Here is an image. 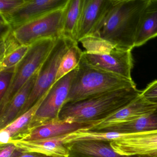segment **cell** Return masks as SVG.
<instances>
[{"label": "cell", "instance_id": "cell-6", "mask_svg": "<svg viewBox=\"0 0 157 157\" xmlns=\"http://www.w3.org/2000/svg\"><path fill=\"white\" fill-rule=\"evenodd\" d=\"M74 42L75 41L64 36L57 40L54 48L40 68L35 85L17 118L29 110L50 90L56 82V77L61 59Z\"/></svg>", "mask_w": 157, "mask_h": 157}, {"label": "cell", "instance_id": "cell-8", "mask_svg": "<svg viewBox=\"0 0 157 157\" xmlns=\"http://www.w3.org/2000/svg\"><path fill=\"white\" fill-rule=\"evenodd\" d=\"M82 59L93 67L133 80L131 71L133 59L130 50L114 47L101 54H87L83 51Z\"/></svg>", "mask_w": 157, "mask_h": 157}, {"label": "cell", "instance_id": "cell-16", "mask_svg": "<svg viewBox=\"0 0 157 157\" xmlns=\"http://www.w3.org/2000/svg\"><path fill=\"white\" fill-rule=\"evenodd\" d=\"M157 36V0H148L144 8L136 36L135 47Z\"/></svg>", "mask_w": 157, "mask_h": 157}, {"label": "cell", "instance_id": "cell-24", "mask_svg": "<svg viewBox=\"0 0 157 157\" xmlns=\"http://www.w3.org/2000/svg\"><path fill=\"white\" fill-rule=\"evenodd\" d=\"M24 2L25 0H0V15L10 14Z\"/></svg>", "mask_w": 157, "mask_h": 157}, {"label": "cell", "instance_id": "cell-21", "mask_svg": "<svg viewBox=\"0 0 157 157\" xmlns=\"http://www.w3.org/2000/svg\"><path fill=\"white\" fill-rule=\"evenodd\" d=\"M83 54V51L79 47L78 42L73 43L61 59L56 77V82L78 67Z\"/></svg>", "mask_w": 157, "mask_h": 157}, {"label": "cell", "instance_id": "cell-25", "mask_svg": "<svg viewBox=\"0 0 157 157\" xmlns=\"http://www.w3.org/2000/svg\"><path fill=\"white\" fill-rule=\"evenodd\" d=\"M140 95L149 101L157 103V80L150 83L142 91Z\"/></svg>", "mask_w": 157, "mask_h": 157}, {"label": "cell", "instance_id": "cell-12", "mask_svg": "<svg viewBox=\"0 0 157 157\" xmlns=\"http://www.w3.org/2000/svg\"><path fill=\"white\" fill-rule=\"evenodd\" d=\"M98 122H76L70 118H57L33 128L17 139L34 140L61 136L81 129L91 130Z\"/></svg>", "mask_w": 157, "mask_h": 157}, {"label": "cell", "instance_id": "cell-2", "mask_svg": "<svg viewBox=\"0 0 157 157\" xmlns=\"http://www.w3.org/2000/svg\"><path fill=\"white\" fill-rule=\"evenodd\" d=\"M142 91L136 86L117 89L76 102L64 105L59 118L76 122L98 121L132 102Z\"/></svg>", "mask_w": 157, "mask_h": 157}, {"label": "cell", "instance_id": "cell-5", "mask_svg": "<svg viewBox=\"0 0 157 157\" xmlns=\"http://www.w3.org/2000/svg\"><path fill=\"white\" fill-rule=\"evenodd\" d=\"M65 7L12 28L18 43L21 45L30 46L40 40L57 39L63 36Z\"/></svg>", "mask_w": 157, "mask_h": 157}, {"label": "cell", "instance_id": "cell-10", "mask_svg": "<svg viewBox=\"0 0 157 157\" xmlns=\"http://www.w3.org/2000/svg\"><path fill=\"white\" fill-rule=\"evenodd\" d=\"M115 152L126 157L157 156V129L110 141Z\"/></svg>", "mask_w": 157, "mask_h": 157}, {"label": "cell", "instance_id": "cell-1", "mask_svg": "<svg viewBox=\"0 0 157 157\" xmlns=\"http://www.w3.org/2000/svg\"><path fill=\"white\" fill-rule=\"evenodd\" d=\"M148 0H112L98 31L93 36L119 49L132 51L142 12Z\"/></svg>", "mask_w": 157, "mask_h": 157}, {"label": "cell", "instance_id": "cell-17", "mask_svg": "<svg viewBox=\"0 0 157 157\" xmlns=\"http://www.w3.org/2000/svg\"><path fill=\"white\" fill-rule=\"evenodd\" d=\"M70 152L89 157H130L121 156L114 151L110 142L84 140L66 145Z\"/></svg>", "mask_w": 157, "mask_h": 157}, {"label": "cell", "instance_id": "cell-18", "mask_svg": "<svg viewBox=\"0 0 157 157\" xmlns=\"http://www.w3.org/2000/svg\"><path fill=\"white\" fill-rule=\"evenodd\" d=\"M83 2L84 0H69L65 8L63 36L77 42Z\"/></svg>", "mask_w": 157, "mask_h": 157}, {"label": "cell", "instance_id": "cell-9", "mask_svg": "<svg viewBox=\"0 0 157 157\" xmlns=\"http://www.w3.org/2000/svg\"><path fill=\"white\" fill-rule=\"evenodd\" d=\"M69 0H25L24 2L10 14L1 16V21L17 27L37 19L53 11L62 9Z\"/></svg>", "mask_w": 157, "mask_h": 157}, {"label": "cell", "instance_id": "cell-13", "mask_svg": "<svg viewBox=\"0 0 157 157\" xmlns=\"http://www.w3.org/2000/svg\"><path fill=\"white\" fill-rule=\"evenodd\" d=\"M112 3V0H84L79 26L78 42L96 34Z\"/></svg>", "mask_w": 157, "mask_h": 157}, {"label": "cell", "instance_id": "cell-15", "mask_svg": "<svg viewBox=\"0 0 157 157\" xmlns=\"http://www.w3.org/2000/svg\"><path fill=\"white\" fill-rule=\"evenodd\" d=\"M39 71L36 72L18 91L8 104L4 112L0 114V129L6 127L17 118L35 85Z\"/></svg>", "mask_w": 157, "mask_h": 157}, {"label": "cell", "instance_id": "cell-28", "mask_svg": "<svg viewBox=\"0 0 157 157\" xmlns=\"http://www.w3.org/2000/svg\"><path fill=\"white\" fill-rule=\"evenodd\" d=\"M146 157V156H140V157ZM157 157V156H156V157Z\"/></svg>", "mask_w": 157, "mask_h": 157}, {"label": "cell", "instance_id": "cell-20", "mask_svg": "<svg viewBox=\"0 0 157 157\" xmlns=\"http://www.w3.org/2000/svg\"><path fill=\"white\" fill-rule=\"evenodd\" d=\"M48 92L41 97L25 113L16 118L6 127L2 128L8 132L12 139L19 138L27 132L30 123L35 115L39 106L47 95Z\"/></svg>", "mask_w": 157, "mask_h": 157}, {"label": "cell", "instance_id": "cell-14", "mask_svg": "<svg viewBox=\"0 0 157 157\" xmlns=\"http://www.w3.org/2000/svg\"><path fill=\"white\" fill-rule=\"evenodd\" d=\"M65 136L34 140L14 139L10 143L13 144L23 153H34L50 157H70V151L64 143Z\"/></svg>", "mask_w": 157, "mask_h": 157}, {"label": "cell", "instance_id": "cell-7", "mask_svg": "<svg viewBox=\"0 0 157 157\" xmlns=\"http://www.w3.org/2000/svg\"><path fill=\"white\" fill-rule=\"evenodd\" d=\"M78 67L53 85L39 106L26 133L48 121L59 118L60 111L66 104Z\"/></svg>", "mask_w": 157, "mask_h": 157}, {"label": "cell", "instance_id": "cell-22", "mask_svg": "<svg viewBox=\"0 0 157 157\" xmlns=\"http://www.w3.org/2000/svg\"><path fill=\"white\" fill-rule=\"evenodd\" d=\"M30 47L21 45L0 59V71L15 67L24 57Z\"/></svg>", "mask_w": 157, "mask_h": 157}, {"label": "cell", "instance_id": "cell-3", "mask_svg": "<svg viewBox=\"0 0 157 157\" xmlns=\"http://www.w3.org/2000/svg\"><path fill=\"white\" fill-rule=\"evenodd\" d=\"M135 86L133 80L93 67L82 59L66 104L86 100L113 90Z\"/></svg>", "mask_w": 157, "mask_h": 157}, {"label": "cell", "instance_id": "cell-23", "mask_svg": "<svg viewBox=\"0 0 157 157\" xmlns=\"http://www.w3.org/2000/svg\"><path fill=\"white\" fill-rule=\"evenodd\" d=\"M15 67L0 71V101H1L9 90L13 76Z\"/></svg>", "mask_w": 157, "mask_h": 157}, {"label": "cell", "instance_id": "cell-11", "mask_svg": "<svg viewBox=\"0 0 157 157\" xmlns=\"http://www.w3.org/2000/svg\"><path fill=\"white\" fill-rule=\"evenodd\" d=\"M157 110V103L149 101L140 94L126 106L99 120L91 130L103 131L111 127L132 122L151 114Z\"/></svg>", "mask_w": 157, "mask_h": 157}, {"label": "cell", "instance_id": "cell-4", "mask_svg": "<svg viewBox=\"0 0 157 157\" xmlns=\"http://www.w3.org/2000/svg\"><path fill=\"white\" fill-rule=\"evenodd\" d=\"M57 39H43L30 46L24 57L15 67L10 86L4 98L0 101V114L4 112L8 104L18 91L39 70Z\"/></svg>", "mask_w": 157, "mask_h": 157}, {"label": "cell", "instance_id": "cell-26", "mask_svg": "<svg viewBox=\"0 0 157 157\" xmlns=\"http://www.w3.org/2000/svg\"><path fill=\"white\" fill-rule=\"evenodd\" d=\"M1 147L0 157H18L23 154L12 143Z\"/></svg>", "mask_w": 157, "mask_h": 157}, {"label": "cell", "instance_id": "cell-27", "mask_svg": "<svg viewBox=\"0 0 157 157\" xmlns=\"http://www.w3.org/2000/svg\"><path fill=\"white\" fill-rule=\"evenodd\" d=\"M18 157H50L39 154H34V153H23L21 156Z\"/></svg>", "mask_w": 157, "mask_h": 157}, {"label": "cell", "instance_id": "cell-19", "mask_svg": "<svg viewBox=\"0 0 157 157\" xmlns=\"http://www.w3.org/2000/svg\"><path fill=\"white\" fill-rule=\"evenodd\" d=\"M157 129V110L151 114L135 121L116 125L102 131L123 133H136Z\"/></svg>", "mask_w": 157, "mask_h": 157}]
</instances>
